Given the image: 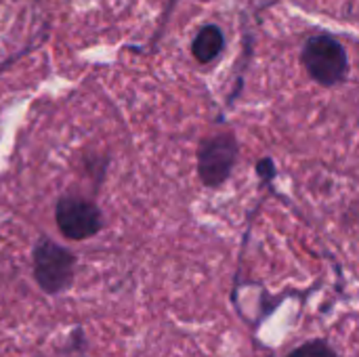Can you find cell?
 <instances>
[{
	"instance_id": "1",
	"label": "cell",
	"mask_w": 359,
	"mask_h": 357,
	"mask_svg": "<svg viewBox=\"0 0 359 357\" xmlns=\"http://www.w3.org/2000/svg\"><path fill=\"white\" fill-rule=\"evenodd\" d=\"M32 265L36 284L48 295H59L67 290L74 282L76 257L72 255V250L59 246L53 240L44 238L36 242L32 252Z\"/></svg>"
},
{
	"instance_id": "2",
	"label": "cell",
	"mask_w": 359,
	"mask_h": 357,
	"mask_svg": "<svg viewBox=\"0 0 359 357\" xmlns=\"http://www.w3.org/2000/svg\"><path fill=\"white\" fill-rule=\"evenodd\" d=\"M303 65L316 82L334 86L347 76L349 59L345 46L337 38L313 36L303 48Z\"/></svg>"
},
{
	"instance_id": "3",
	"label": "cell",
	"mask_w": 359,
	"mask_h": 357,
	"mask_svg": "<svg viewBox=\"0 0 359 357\" xmlns=\"http://www.w3.org/2000/svg\"><path fill=\"white\" fill-rule=\"evenodd\" d=\"M55 221L69 240H88L103 227L101 210L80 196H63L55 206Z\"/></svg>"
},
{
	"instance_id": "4",
	"label": "cell",
	"mask_w": 359,
	"mask_h": 357,
	"mask_svg": "<svg viewBox=\"0 0 359 357\" xmlns=\"http://www.w3.org/2000/svg\"><path fill=\"white\" fill-rule=\"evenodd\" d=\"M238 158V143L231 135H215L200 143L198 175L206 187H219L229 177Z\"/></svg>"
},
{
	"instance_id": "5",
	"label": "cell",
	"mask_w": 359,
	"mask_h": 357,
	"mask_svg": "<svg viewBox=\"0 0 359 357\" xmlns=\"http://www.w3.org/2000/svg\"><path fill=\"white\" fill-rule=\"evenodd\" d=\"M223 46H225L223 32L219 27H215V25H208L196 36L191 50H194V57L200 63H208V61H212V59H217L221 55Z\"/></svg>"
},
{
	"instance_id": "6",
	"label": "cell",
	"mask_w": 359,
	"mask_h": 357,
	"mask_svg": "<svg viewBox=\"0 0 359 357\" xmlns=\"http://www.w3.org/2000/svg\"><path fill=\"white\" fill-rule=\"evenodd\" d=\"M288 357H339L324 341H313V343H307L299 349H294Z\"/></svg>"
},
{
	"instance_id": "7",
	"label": "cell",
	"mask_w": 359,
	"mask_h": 357,
	"mask_svg": "<svg viewBox=\"0 0 359 357\" xmlns=\"http://www.w3.org/2000/svg\"><path fill=\"white\" fill-rule=\"evenodd\" d=\"M257 168H263L261 173H263L265 177H271V175H273V170H271V162H269V160H265V162H261V164H259Z\"/></svg>"
}]
</instances>
